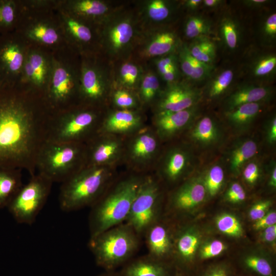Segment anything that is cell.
<instances>
[{"mask_svg":"<svg viewBox=\"0 0 276 276\" xmlns=\"http://www.w3.org/2000/svg\"><path fill=\"white\" fill-rule=\"evenodd\" d=\"M100 52L112 63L131 56L142 28L134 9L126 5L98 26Z\"/></svg>","mask_w":276,"mask_h":276,"instance_id":"obj_4","label":"cell"},{"mask_svg":"<svg viewBox=\"0 0 276 276\" xmlns=\"http://www.w3.org/2000/svg\"><path fill=\"white\" fill-rule=\"evenodd\" d=\"M21 170L0 167V209L8 207L23 186Z\"/></svg>","mask_w":276,"mask_h":276,"instance_id":"obj_30","label":"cell"},{"mask_svg":"<svg viewBox=\"0 0 276 276\" xmlns=\"http://www.w3.org/2000/svg\"><path fill=\"white\" fill-rule=\"evenodd\" d=\"M199 240L195 234L186 232L181 235L177 242V249L179 255L185 259H190L194 255Z\"/></svg>","mask_w":276,"mask_h":276,"instance_id":"obj_44","label":"cell"},{"mask_svg":"<svg viewBox=\"0 0 276 276\" xmlns=\"http://www.w3.org/2000/svg\"><path fill=\"white\" fill-rule=\"evenodd\" d=\"M21 3L14 31L29 47L51 53L70 48L57 12L58 0H21Z\"/></svg>","mask_w":276,"mask_h":276,"instance_id":"obj_2","label":"cell"},{"mask_svg":"<svg viewBox=\"0 0 276 276\" xmlns=\"http://www.w3.org/2000/svg\"><path fill=\"white\" fill-rule=\"evenodd\" d=\"M216 224L221 232L227 235L239 237L243 235V231L241 223L232 215L223 214L219 216L216 220Z\"/></svg>","mask_w":276,"mask_h":276,"instance_id":"obj_43","label":"cell"},{"mask_svg":"<svg viewBox=\"0 0 276 276\" xmlns=\"http://www.w3.org/2000/svg\"><path fill=\"white\" fill-rule=\"evenodd\" d=\"M244 262L248 267L263 276H271L272 274L270 264L262 258L249 256L245 259Z\"/></svg>","mask_w":276,"mask_h":276,"instance_id":"obj_46","label":"cell"},{"mask_svg":"<svg viewBox=\"0 0 276 276\" xmlns=\"http://www.w3.org/2000/svg\"><path fill=\"white\" fill-rule=\"evenodd\" d=\"M180 74V71L178 64H177L169 68L168 71L160 77L168 85L178 81L179 80Z\"/></svg>","mask_w":276,"mask_h":276,"instance_id":"obj_54","label":"cell"},{"mask_svg":"<svg viewBox=\"0 0 276 276\" xmlns=\"http://www.w3.org/2000/svg\"><path fill=\"white\" fill-rule=\"evenodd\" d=\"M263 237L267 242H272L276 238V225H273L264 229Z\"/></svg>","mask_w":276,"mask_h":276,"instance_id":"obj_55","label":"cell"},{"mask_svg":"<svg viewBox=\"0 0 276 276\" xmlns=\"http://www.w3.org/2000/svg\"><path fill=\"white\" fill-rule=\"evenodd\" d=\"M243 3L247 7L252 9H258L268 4V0H245L242 1Z\"/></svg>","mask_w":276,"mask_h":276,"instance_id":"obj_56","label":"cell"},{"mask_svg":"<svg viewBox=\"0 0 276 276\" xmlns=\"http://www.w3.org/2000/svg\"><path fill=\"white\" fill-rule=\"evenodd\" d=\"M239 22L232 16L223 17L219 25L218 32L221 41L227 49L234 51L239 45L241 32Z\"/></svg>","mask_w":276,"mask_h":276,"instance_id":"obj_38","label":"cell"},{"mask_svg":"<svg viewBox=\"0 0 276 276\" xmlns=\"http://www.w3.org/2000/svg\"><path fill=\"white\" fill-rule=\"evenodd\" d=\"M261 35L264 40L269 43H273L276 39V14L269 13L264 19L261 29Z\"/></svg>","mask_w":276,"mask_h":276,"instance_id":"obj_45","label":"cell"},{"mask_svg":"<svg viewBox=\"0 0 276 276\" xmlns=\"http://www.w3.org/2000/svg\"><path fill=\"white\" fill-rule=\"evenodd\" d=\"M110 101L115 109L136 110L142 108L136 94L123 88H113Z\"/></svg>","mask_w":276,"mask_h":276,"instance_id":"obj_41","label":"cell"},{"mask_svg":"<svg viewBox=\"0 0 276 276\" xmlns=\"http://www.w3.org/2000/svg\"><path fill=\"white\" fill-rule=\"evenodd\" d=\"M125 5L105 0H59L58 7L70 14L99 26Z\"/></svg>","mask_w":276,"mask_h":276,"instance_id":"obj_20","label":"cell"},{"mask_svg":"<svg viewBox=\"0 0 276 276\" xmlns=\"http://www.w3.org/2000/svg\"><path fill=\"white\" fill-rule=\"evenodd\" d=\"M181 43L176 32L167 26L142 29L132 56L146 64L149 60L176 53Z\"/></svg>","mask_w":276,"mask_h":276,"instance_id":"obj_14","label":"cell"},{"mask_svg":"<svg viewBox=\"0 0 276 276\" xmlns=\"http://www.w3.org/2000/svg\"><path fill=\"white\" fill-rule=\"evenodd\" d=\"M107 108L78 104L52 113L47 141L86 144L99 132Z\"/></svg>","mask_w":276,"mask_h":276,"instance_id":"obj_5","label":"cell"},{"mask_svg":"<svg viewBox=\"0 0 276 276\" xmlns=\"http://www.w3.org/2000/svg\"><path fill=\"white\" fill-rule=\"evenodd\" d=\"M211 32V22L202 15H190L185 21L183 32L187 38L194 40L198 38L209 37Z\"/></svg>","mask_w":276,"mask_h":276,"instance_id":"obj_39","label":"cell"},{"mask_svg":"<svg viewBox=\"0 0 276 276\" xmlns=\"http://www.w3.org/2000/svg\"><path fill=\"white\" fill-rule=\"evenodd\" d=\"M226 197L232 202H240L245 200L246 193L240 183L234 182L227 191Z\"/></svg>","mask_w":276,"mask_h":276,"instance_id":"obj_50","label":"cell"},{"mask_svg":"<svg viewBox=\"0 0 276 276\" xmlns=\"http://www.w3.org/2000/svg\"><path fill=\"white\" fill-rule=\"evenodd\" d=\"M178 66L187 81L198 82L207 80L213 72L214 66L199 61L189 53L188 45L182 42L177 51Z\"/></svg>","mask_w":276,"mask_h":276,"instance_id":"obj_26","label":"cell"},{"mask_svg":"<svg viewBox=\"0 0 276 276\" xmlns=\"http://www.w3.org/2000/svg\"><path fill=\"white\" fill-rule=\"evenodd\" d=\"M29 48L15 31L0 35V88L18 83Z\"/></svg>","mask_w":276,"mask_h":276,"instance_id":"obj_12","label":"cell"},{"mask_svg":"<svg viewBox=\"0 0 276 276\" xmlns=\"http://www.w3.org/2000/svg\"><path fill=\"white\" fill-rule=\"evenodd\" d=\"M271 204V202L269 200L261 201L254 204L249 211V216L250 218L257 221L265 214Z\"/></svg>","mask_w":276,"mask_h":276,"instance_id":"obj_51","label":"cell"},{"mask_svg":"<svg viewBox=\"0 0 276 276\" xmlns=\"http://www.w3.org/2000/svg\"><path fill=\"white\" fill-rule=\"evenodd\" d=\"M191 157L189 152L183 147L177 146L169 149L160 164L163 174L171 180L180 177L191 167Z\"/></svg>","mask_w":276,"mask_h":276,"instance_id":"obj_27","label":"cell"},{"mask_svg":"<svg viewBox=\"0 0 276 276\" xmlns=\"http://www.w3.org/2000/svg\"><path fill=\"white\" fill-rule=\"evenodd\" d=\"M86 166V145L47 141L38 154L36 170L53 182L62 183Z\"/></svg>","mask_w":276,"mask_h":276,"instance_id":"obj_9","label":"cell"},{"mask_svg":"<svg viewBox=\"0 0 276 276\" xmlns=\"http://www.w3.org/2000/svg\"><path fill=\"white\" fill-rule=\"evenodd\" d=\"M226 248L225 244L220 240H214L203 246L201 250V257L209 259L221 254Z\"/></svg>","mask_w":276,"mask_h":276,"instance_id":"obj_49","label":"cell"},{"mask_svg":"<svg viewBox=\"0 0 276 276\" xmlns=\"http://www.w3.org/2000/svg\"><path fill=\"white\" fill-rule=\"evenodd\" d=\"M159 196L158 187L154 179L143 178L126 219L134 231L143 232L153 223Z\"/></svg>","mask_w":276,"mask_h":276,"instance_id":"obj_15","label":"cell"},{"mask_svg":"<svg viewBox=\"0 0 276 276\" xmlns=\"http://www.w3.org/2000/svg\"><path fill=\"white\" fill-rule=\"evenodd\" d=\"M224 179V171L222 167L218 164L211 166L203 182L206 192L211 196L216 195L221 189Z\"/></svg>","mask_w":276,"mask_h":276,"instance_id":"obj_42","label":"cell"},{"mask_svg":"<svg viewBox=\"0 0 276 276\" xmlns=\"http://www.w3.org/2000/svg\"><path fill=\"white\" fill-rule=\"evenodd\" d=\"M144 127L140 109H106L99 132L120 136H130Z\"/></svg>","mask_w":276,"mask_h":276,"instance_id":"obj_22","label":"cell"},{"mask_svg":"<svg viewBox=\"0 0 276 276\" xmlns=\"http://www.w3.org/2000/svg\"><path fill=\"white\" fill-rule=\"evenodd\" d=\"M113 88V63L100 53L80 56L79 104L107 108Z\"/></svg>","mask_w":276,"mask_h":276,"instance_id":"obj_8","label":"cell"},{"mask_svg":"<svg viewBox=\"0 0 276 276\" xmlns=\"http://www.w3.org/2000/svg\"><path fill=\"white\" fill-rule=\"evenodd\" d=\"M57 12L65 39L72 50L80 56L100 53L98 26L70 14L58 5Z\"/></svg>","mask_w":276,"mask_h":276,"instance_id":"obj_13","label":"cell"},{"mask_svg":"<svg viewBox=\"0 0 276 276\" xmlns=\"http://www.w3.org/2000/svg\"><path fill=\"white\" fill-rule=\"evenodd\" d=\"M202 91L187 80L168 84L162 89L153 104L154 112L177 111L197 105L202 97Z\"/></svg>","mask_w":276,"mask_h":276,"instance_id":"obj_19","label":"cell"},{"mask_svg":"<svg viewBox=\"0 0 276 276\" xmlns=\"http://www.w3.org/2000/svg\"><path fill=\"white\" fill-rule=\"evenodd\" d=\"M244 179L248 183L253 185L258 180L260 175V166L258 162L250 160L242 169Z\"/></svg>","mask_w":276,"mask_h":276,"instance_id":"obj_48","label":"cell"},{"mask_svg":"<svg viewBox=\"0 0 276 276\" xmlns=\"http://www.w3.org/2000/svg\"><path fill=\"white\" fill-rule=\"evenodd\" d=\"M272 94L273 89L264 84L252 83L240 85L226 98V111L245 104L266 102Z\"/></svg>","mask_w":276,"mask_h":276,"instance_id":"obj_25","label":"cell"},{"mask_svg":"<svg viewBox=\"0 0 276 276\" xmlns=\"http://www.w3.org/2000/svg\"><path fill=\"white\" fill-rule=\"evenodd\" d=\"M143 179L135 176L125 178L93 205L89 219L91 238L127 219Z\"/></svg>","mask_w":276,"mask_h":276,"instance_id":"obj_7","label":"cell"},{"mask_svg":"<svg viewBox=\"0 0 276 276\" xmlns=\"http://www.w3.org/2000/svg\"><path fill=\"white\" fill-rule=\"evenodd\" d=\"M22 9L21 0H0V35L15 31Z\"/></svg>","mask_w":276,"mask_h":276,"instance_id":"obj_37","label":"cell"},{"mask_svg":"<svg viewBox=\"0 0 276 276\" xmlns=\"http://www.w3.org/2000/svg\"><path fill=\"white\" fill-rule=\"evenodd\" d=\"M125 142L124 157L138 170L146 168L154 161L158 153L160 140L154 131L143 127L129 136Z\"/></svg>","mask_w":276,"mask_h":276,"instance_id":"obj_17","label":"cell"},{"mask_svg":"<svg viewBox=\"0 0 276 276\" xmlns=\"http://www.w3.org/2000/svg\"><path fill=\"white\" fill-rule=\"evenodd\" d=\"M52 67V53L29 47L21 77L16 85L43 96Z\"/></svg>","mask_w":276,"mask_h":276,"instance_id":"obj_16","label":"cell"},{"mask_svg":"<svg viewBox=\"0 0 276 276\" xmlns=\"http://www.w3.org/2000/svg\"><path fill=\"white\" fill-rule=\"evenodd\" d=\"M249 76L257 82L274 79L276 73V55L273 53H260L252 56L247 64Z\"/></svg>","mask_w":276,"mask_h":276,"instance_id":"obj_29","label":"cell"},{"mask_svg":"<svg viewBox=\"0 0 276 276\" xmlns=\"http://www.w3.org/2000/svg\"><path fill=\"white\" fill-rule=\"evenodd\" d=\"M202 0H187L183 3V6L190 10H195L201 5Z\"/></svg>","mask_w":276,"mask_h":276,"instance_id":"obj_57","label":"cell"},{"mask_svg":"<svg viewBox=\"0 0 276 276\" xmlns=\"http://www.w3.org/2000/svg\"><path fill=\"white\" fill-rule=\"evenodd\" d=\"M236 72L233 68L225 67L212 73L207 79V83L202 92L210 100H217L223 96L233 85Z\"/></svg>","mask_w":276,"mask_h":276,"instance_id":"obj_31","label":"cell"},{"mask_svg":"<svg viewBox=\"0 0 276 276\" xmlns=\"http://www.w3.org/2000/svg\"><path fill=\"white\" fill-rule=\"evenodd\" d=\"M147 229V244L151 256L163 257L171 248V241L167 229L162 225L153 224Z\"/></svg>","mask_w":276,"mask_h":276,"instance_id":"obj_36","label":"cell"},{"mask_svg":"<svg viewBox=\"0 0 276 276\" xmlns=\"http://www.w3.org/2000/svg\"><path fill=\"white\" fill-rule=\"evenodd\" d=\"M266 139L271 145L276 142V117L275 114L268 120L266 126Z\"/></svg>","mask_w":276,"mask_h":276,"instance_id":"obj_53","label":"cell"},{"mask_svg":"<svg viewBox=\"0 0 276 276\" xmlns=\"http://www.w3.org/2000/svg\"><path fill=\"white\" fill-rule=\"evenodd\" d=\"M124 276H165L164 268L158 263L148 260L135 261L128 266Z\"/></svg>","mask_w":276,"mask_h":276,"instance_id":"obj_40","label":"cell"},{"mask_svg":"<svg viewBox=\"0 0 276 276\" xmlns=\"http://www.w3.org/2000/svg\"><path fill=\"white\" fill-rule=\"evenodd\" d=\"M263 103H254L240 105L226 111V119L233 127L237 129L245 128L256 119Z\"/></svg>","mask_w":276,"mask_h":276,"instance_id":"obj_35","label":"cell"},{"mask_svg":"<svg viewBox=\"0 0 276 276\" xmlns=\"http://www.w3.org/2000/svg\"><path fill=\"white\" fill-rule=\"evenodd\" d=\"M162 90L159 75L146 65L136 92L142 108L153 104Z\"/></svg>","mask_w":276,"mask_h":276,"instance_id":"obj_33","label":"cell"},{"mask_svg":"<svg viewBox=\"0 0 276 276\" xmlns=\"http://www.w3.org/2000/svg\"><path fill=\"white\" fill-rule=\"evenodd\" d=\"M146 64L132 56L113 63V88H120L136 93Z\"/></svg>","mask_w":276,"mask_h":276,"instance_id":"obj_24","label":"cell"},{"mask_svg":"<svg viewBox=\"0 0 276 276\" xmlns=\"http://www.w3.org/2000/svg\"><path fill=\"white\" fill-rule=\"evenodd\" d=\"M198 114L197 105L177 111L154 112V132L160 140H167L193 125Z\"/></svg>","mask_w":276,"mask_h":276,"instance_id":"obj_21","label":"cell"},{"mask_svg":"<svg viewBox=\"0 0 276 276\" xmlns=\"http://www.w3.org/2000/svg\"><path fill=\"white\" fill-rule=\"evenodd\" d=\"M206 191L203 182L194 180L183 185L176 192L174 203L181 210L191 209L201 203L204 199Z\"/></svg>","mask_w":276,"mask_h":276,"instance_id":"obj_32","label":"cell"},{"mask_svg":"<svg viewBox=\"0 0 276 276\" xmlns=\"http://www.w3.org/2000/svg\"><path fill=\"white\" fill-rule=\"evenodd\" d=\"M205 276H227V273L224 269L216 267L210 271Z\"/></svg>","mask_w":276,"mask_h":276,"instance_id":"obj_60","label":"cell"},{"mask_svg":"<svg viewBox=\"0 0 276 276\" xmlns=\"http://www.w3.org/2000/svg\"><path fill=\"white\" fill-rule=\"evenodd\" d=\"M137 246L134 230L129 226H116L94 237L89 247L97 263L111 268L129 258Z\"/></svg>","mask_w":276,"mask_h":276,"instance_id":"obj_10","label":"cell"},{"mask_svg":"<svg viewBox=\"0 0 276 276\" xmlns=\"http://www.w3.org/2000/svg\"><path fill=\"white\" fill-rule=\"evenodd\" d=\"M189 132L190 140L202 147L217 144L221 138V131L215 120L209 116L199 119L193 124Z\"/></svg>","mask_w":276,"mask_h":276,"instance_id":"obj_28","label":"cell"},{"mask_svg":"<svg viewBox=\"0 0 276 276\" xmlns=\"http://www.w3.org/2000/svg\"><path fill=\"white\" fill-rule=\"evenodd\" d=\"M80 56L70 48L52 53V67L43 98L52 113L79 104Z\"/></svg>","mask_w":276,"mask_h":276,"instance_id":"obj_3","label":"cell"},{"mask_svg":"<svg viewBox=\"0 0 276 276\" xmlns=\"http://www.w3.org/2000/svg\"><path fill=\"white\" fill-rule=\"evenodd\" d=\"M276 223V213L271 212L265 214L261 219L256 221L253 225L255 229L260 230L265 229L268 226L275 224Z\"/></svg>","mask_w":276,"mask_h":276,"instance_id":"obj_52","label":"cell"},{"mask_svg":"<svg viewBox=\"0 0 276 276\" xmlns=\"http://www.w3.org/2000/svg\"><path fill=\"white\" fill-rule=\"evenodd\" d=\"M113 175V166H85L61 183L60 209L70 212L93 205L104 194Z\"/></svg>","mask_w":276,"mask_h":276,"instance_id":"obj_6","label":"cell"},{"mask_svg":"<svg viewBox=\"0 0 276 276\" xmlns=\"http://www.w3.org/2000/svg\"><path fill=\"white\" fill-rule=\"evenodd\" d=\"M222 0H202V6L208 9H215L220 6L223 3Z\"/></svg>","mask_w":276,"mask_h":276,"instance_id":"obj_58","label":"cell"},{"mask_svg":"<svg viewBox=\"0 0 276 276\" xmlns=\"http://www.w3.org/2000/svg\"><path fill=\"white\" fill-rule=\"evenodd\" d=\"M159 77L168 71L170 66L178 63L177 52L152 60Z\"/></svg>","mask_w":276,"mask_h":276,"instance_id":"obj_47","label":"cell"},{"mask_svg":"<svg viewBox=\"0 0 276 276\" xmlns=\"http://www.w3.org/2000/svg\"><path fill=\"white\" fill-rule=\"evenodd\" d=\"M269 185L272 188L276 187V167L274 163L271 166Z\"/></svg>","mask_w":276,"mask_h":276,"instance_id":"obj_59","label":"cell"},{"mask_svg":"<svg viewBox=\"0 0 276 276\" xmlns=\"http://www.w3.org/2000/svg\"><path fill=\"white\" fill-rule=\"evenodd\" d=\"M122 136L98 132L86 145V166H114L124 157Z\"/></svg>","mask_w":276,"mask_h":276,"instance_id":"obj_18","label":"cell"},{"mask_svg":"<svg viewBox=\"0 0 276 276\" xmlns=\"http://www.w3.org/2000/svg\"><path fill=\"white\" fill-rule=\"evenodd\" d=\"M53 183L38 173L22 186L7 207L18 223L29 225L34 223L48 199Z\"/></svg>","mask_w":276,"mask_h":276,"instance_id":"obj_11","label":"cell"},{"mask_svg":"<svg viewBox=\"0 0 276 276\" xmlns=\"http://www.w3.org/2000/svg\"><path fill=\"white\" fill-rule=\"evenodd\" d=\"M258 151V144L252 139L245 140L236 145L229 156V167L232 172L239 173L244 166L256 155Z\"/></svg>","mask_w":276,"mask_h":276,"instance_id":"obj_34","label":"cell"},{"mask_svg":"<svg viewBox=\"0 0 276 276\" xmlns=\"http://www.w3.org/2000/svg\"><path fill=\"white\" fill-rule=\"evenodd\" d=\"M175 3L167 0L137 2L134 8L142 29L165 26L176 10Z\"/></svg>","mask_w":276,"mask_h":276,"instance_id":"obj_23","label":"cell"},{"mask_svg":"<svg viewBox=\"0 0 276 276\" xmlns=\"http://www.w3.org/2000/svg\"><path fill=\"white\" fill-rule=\"evenodd\" d=\"M52 114L42 95L18 85L0 88V167L35 174Z\"/></svg>","mask_w":276,"mask_h":276,"instance_id":"obj_1","label":"cell"}]
</instances>
